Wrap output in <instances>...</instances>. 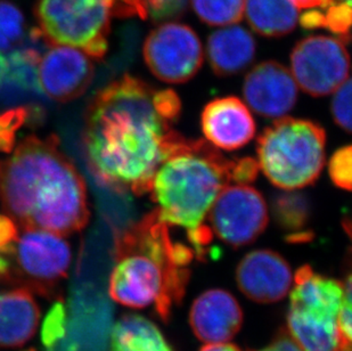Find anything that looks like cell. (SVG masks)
<instances>
[{"label":"cell","instance_id":"cell-1","mask_svg":"<svg viewBox=\"0 0 352 351\" xmlns=\"http://www.w3.org/2000/svg\"><path fill=\"white\" fill-rule=\"evenodd\" d=\"M173 89H155L124 74L95 95L85 116L82 152L100 185L121 195L150 193L154 176L183 136Z\"/></svg>","mask_w":352,"mask_h":351},{"label":"cell","instance_id":"cell-2","mask_svg":"<svg viewBox=\"0 0 352 351\" xmlns=\"http://www.w3.org/2000/svg\"><path fill=\"white\" fill-rule=\"evenodd\" d=\"M0 206L21 227L67 236L89 220L85 179L55 135H30L0 160Z\"/></svg>","mask_w":352,"mask_h":351},{"label":"cell","instance_id":"cell-3","mask_svg":"<svg viewBox=\"0 0 352 351\" xmlns=\"http://www.w3.org/2000/svg\"><path fill=\"white\" fill-rule=\"evenodd\" d=\"M193 258L192 248L173 242L168 225L160 222L154 210L116 236L110 297L130 308L154 306L168 321L173 305L185 295L187 267Z\"/></svg>","mask_w":352,"mask_h":351},{"label":"cell","instance_id":"cell-4","mask_svg":"<svg viewBox=\"0 0 352 351\" xmlns=\"http://www.w3.org/2000/svg\"><path fill=\"white\" fill-rule=\"evenodd\" d=\"M232 160L204 140L184 137L154 176L150 194L157 218L186 229L196 258L204 260L213 232L203 222L221 189L230 185Z\"/></svg>","mask_w":352,"mask_h":351},{"label":"cell","instance_id":"cell-5","mask_svg":"<svg viewBox=\"0 0 352 351\" xmlns=\"http://www.w3.org/2000/svg\"><path fill=\"white\" fill-rule=\"evenodd\" d=\"M38 34L50 46L76 47L102 60L112 17H147V0H38Z\"/></svg>","mask_w":352,"mask_h":351},{"label":"cell","instance_id":"cell-6","mask_svg":"<svg viewBox=\"0 0 352 351\" xmlns=\"http://www.w3.org/2000/svg\"><path fill=\"white\" fill-rule=\"evenodd\" d=\"M326 134L310 120L284 116L260 135L258 163L270 182L284 191L313 185L325 166Z\"/></svg>","mask_w":352,"mask_h":351},{"label":"cell","instance_id":"cell-7","mask_svg":"<svg viewBox=\"0 0 352 351\" xmlns=\"http://www.w3.org/2000/svg\"><path fill=\"white\" fill-rule=\"evenodd\" d=\"M287 314L289 334L302 351H352L340 328L343 285L302 266L294 275Z\"/></svg>","mask_w":352,"mask_h":351},{"label":"cell","instance_id":"cell-8","mask_svg":"<svg viewBox=\"0 0 352 351\" xmlns=\"http://www.w3.org/2000/svg\"><path fill=\"white\" fill-rule=\"evenodd\" d=\"M6 262L10 284L53 298L67 277L72 250L62 235L22 227Z\"/></svg>","mask_w":352,"mask_h":351},{"label":"cell","instance_id":"cell-9","mask_svg":"<svg viewBox=\"0 0 352 351\" xmlns=\"http://www.w3.org/2000/svg\"><path fill=\"white\" fill-rule=\"evenodd\" d=\"M350 57L339 38L307 36L291 54V73L296 85L314 97L336 93L349 74Z\"/></svg>","mask_w":352,"mask_h":351},{"label":"cell","instance_id":"cell-10","mask_svg":"<svg viewBox=\"0 0 352 351\" xmlns=\"http://www.w3.org/2000/svg\"><path fill=\"white\" fill-rule=\"evenodd\" d=\"M208 217L217 237L235 248L254 242L270 222L266 201L249 185L223 187Z\"/></svg>","mask_w":352,"mask_h":351},{"label":"cell","instance_id":"cell-11","mask_svg":"<svg viewBox=\"0 0 352 351\" xmlns=\"http://www.w3.org/2000/svg\"><path fill=\"white\" fill-rule=\"evenodd\" d=\"M144 60L151 72L166 83H184L199 72L203 48L199 36L186 24L163 23L144 43Z\"/></svg>","mask_w":352,"mask_h":351},{"label":"cell","instance_id":"cell-12","mask_svg":"<svg viewBox=\"0 0 352 351\" xmlns=\"http://www.w3.org/2000/svg\"><path fill=\"white\" fill-rule=\"evenodd\" d=\"M94 79V64L82 50L52 46L38 63L40 92L57 103L82 96Z\"/></svg>","mask_w":352,"mask_h":351},{"label":"cell","instance_id":"cell-13","mask_svg":"<svg viewBox=\"0 0 352 351\" xmlns=\"http://www.w3.org/2000/svg\"><path fill=\"white\" fill-rule=\"evenodd\" d=\"M294 276L289 262L268 248L248 253L236 268L239 291L256 304H275L285 298Z\"/></svg>","mask_w":352,"mask_h":351},{"label":"cell","instance_id":"cell-14","mask_svg":"<svg viewBox=\"0 0 352 351\" xmlns=\"http://www.w3.org/2000/svg\"><path fill=\"white\" fill-rule=\"evenodd\" d=\"M243 96L259 116L280 119L296 106L298 86L291 71L283 64L267 61L246 74Z\"/></svg>","mask_w":352,"mask_h":351},{"label":"cell","instance_id":"cell-15","mask_svg":"<svg viewBox=\"0 0 352 351\" xmlns=\"http://www.w3.org/2000/svg\"><path fill=\"white\" fill-rule=\"evenodd\" d=\"M190 328L196 338L206 343L228 342L243 325V310L230 292L212 288L194 300Z\"/></svg>","mask_w":352,"mask_h":351},{"label":"cell","instance_id":"cell-16","mask_svg":"<svg viewBox=\"0 0 352 351\" xmlns=\"http://www.w3.org/2000/svg\"><path fill=\"white\" fill-rule=\"evenodd\" d=\"M201 125L206 140L225 151L241 149L256 135V121L249 107L235 96L216 98L206 104Z\"/></svg>","mask_w":352,"mask_h":351},{"label":"cell","instance_id":"cell-17","mask_svg":"<svg viewBox=\"0 0 352 351\" xmlns=\"http://www.w3.org/2000/svg\"><path fill=\"white\" fill-rule=\"evenodd\" d=\"M40 310L32 292L16 288L0 291V348H15L37 331Z\"/></svg>","mask_w":352,"mask_h":351},{"label":"cell","instance_id":"cell-18","mask_svg":"<svg viewBox=\"0 0 352 351\" xmlns=\"http://www.w3.org/2000/svg\"><path fill=\"white\" fill-rule=\"evenodd\" d=\"M252 34L241 27L214 31L208 39L206 54L210 67L218 76H232L245 70L256 56Z\"/></svg>","mask_w":352,"mask_h":351},{"label":"cell","instance_id":"cell-19","mask_svg":"<svg viewBox=\"0 0 352 351\" xmlns=\"http://www.w3.org/2000/svg\"><path fill=\"white\" fill-rule=\"evenodd\" d=\"M244 12L253 30L265 36H285L299 21L293 0H245Z\"/></svg>","mask_w":352,"mask_h":351},{"label":"cell","instance_id":"cell-20","mask_svg":"<svg viewBox=\"0 0 352 351\" xmlns=\"http://www.w3.org/2000/svg\"><path fill=\"white\" fill-rule=\"evenodd\" d=\"M111 351H173L157 325L143 316L120 318L111 338Z\"/></svg>","mask_w":352,"mask_h":351},{"label":"cell","instance_id":"cell-21","mask_svg":"<svg viewBox=\"0 0 352 351\" xmlns=\"http://www.w3.org/2000/svg\"><path fill=\"white\" fill-rule=\"evenodd\" d=\"M272 211L277 225L289 233V242H302L311 239L306 232L311 217V202L303 193L285 191L272 199Z\"/></svg>","mask_w":352,"mask_h":351},{"label":"cell","instance_id":"cell-22","mask_svg":"<svg viewBox=\"0 0 352 351\" xmlns=\"http://www.w3.org/2000/svg\"><path fill=\"white\" fill-rule=\"evenodd\" d=\"M43 116V109L34 105L17 106L0 112V152L10 154L16 146L19 130L36 125Z\"/></svg>","mask_w":352,"mask_h":351},{"label":"cell","instance_id":"cell-23","mask_svg":"<svg viewBox=\"0 0 352 351\" xmlns=\"http://www.w3.org/2000/svg\"><path fill=\"white\" fill-rule=\"evenodd\" d=\"M199 20L212 27L234 25L242 20L245 0H192Z\"/></svg>","mask_w":352,"mask_h":351},{"label":"cell","instance_id":"cell-24","mask_svg":"<svg viewBox=\"0 0 352 351\" xmlns=\"http://www.w3.org/2000/svg\"><path fill=\"white\" fill-rule=\"evenodd\" d=\"M24 17L13 3H0V52L10 50L22 38Z\"/></svg>","mask_w":352,"mask_h":351},{"label":"cell","instance_id":"cell-25","mask_svg":"<svg viewBox=\"0 0 352 351\" xmlns=\"http://www.w3.org/2000/svg\"><path fill=\"white\" fill-rule=\"evenodd\" d=\"M67 312L63 302L57 301L47 314L43 326V342L47 350L63 340L67 330Z\"/></svg>","mask_w":352,"mask_h":351},{"label":"cell","instance_id":"cell-26","mask_svg":"<svg viewBox=\"0 0 352 351\" xmlns=\"http://www.w3.org/2000/svg\"><path fill=\"white\" fill-rule=\"evenodd\" d=\"M329 173L334 185L352 192V145L341 147L333 154Z\"/></svg>","mask_w":352,"mask_h":351},{"label":"cell","instance_id":"cell-27","mask_svg":"<svg viewBox=\"0 0 352 351\" xmlns=\"http://www.w3.org/2000/svg\"><path fill=\"white\" fill-rule=\"evenodd\" d=\"M331 111L336 125L352 134V78L346 80L342 86L336 90Z\"/></svg>","mask_w":352,"mask_h":351},{"label":"cell","instance_id":"cell-28","mask_svg":"<svg viewBox=\"0 0 352 351\" xmlns=\"http://www.w3.org/2000/svg\"><path fill=\"white\" fill-rule=\"evenodd\" d=\"M188 0H147V17L155 23L173 21L186 13Z\"/></svg>","mask_w":352,"mask_h":351},{"label":"cell","instance_id":"cell-29","mask_svg":"<svg viewBox=\"0 0 352 351\" xmlns=\"http://www.w3.org/2000/svg\"><path fill=\"white\" fill-rule=\"evenodd\" d=\"M260 166L253 158L232 160L230 182L236 185H250L259 175Z\"/></svg>","mask_w":352,"mask_h":351},{"label":"cell","instance_id":"cell-30","mask_svg":"<svg viewBox=\"0 0 352 351\" xmlns=\"http://www.w3.org/2000/svg\"><path fill=\"white\" fill-rule=\"evenodd\" d=\"M340 328L343 337L352 343V273L343 285V302L340 312Z\"/></svg>","mask_w":352,"mask_h":351},{"label":"cell","instance_id":"cell-31","mask_svg":"<svg viewBox=\"0 0 352 351\" xmlns=\"http://www.w3.org/2000/svg\"><path fill=\"white\" fill-rule=\"evenodd\" d=\"M258 351H302L296 345L294 340L291 338L289 332H280L278 337H276L275 340L272 342V345H268L263 350Z\"/></svg>","mask_w":352,"mask_h":351},{"label":"cell","instance_id":"cell-32","mask_svg":"<svg viewBox=\"0 0 352 351\" xmlns=\"http://www.w3.org/2000/svg\"><path fill=\"white\" fill-rule=\"evenodd\" d=\"M298 8L302 10H322L329 6L331 0H293Z\"/></svg>","mask_w":352,"mask_h":351},{"label":"cell","instance_id":"cell-33","mask_svg":"<svg viewBox=\"0 0 352 351\" xmlns=\"http://www.w3.org/2000/svg\"><path fill=\"white\" fill-rule=\"evenodd\" d=\"M199 351H241V349L237 345L223 342V343H208Z\"/></svg>","mask_w":352,"mask_h":351},{"label":"cell","instance_id":"cell-34","mask_svg":"<svg viewBox=\"0 0 352 351\" xmlns=\"http://www.w3.org/2000/svg\"><path fill=\"white\" fill-rule=\"evenodd\" d=\"M7 73H8V58L7 54L0 52V87L6 81Z\"/></svg>","mask_w":352,"mask_h":351},{"label":"cell","instance_id":"cell-35","mask_svg":"<svg viewBox=\"0 0 352 351\" xmlns=\"http://www.w3.org/2000/svg\"><path fill=\"white\" fill-rule=\"evenodd\" d=\"M343 227L346 229V234L350 236V239L352 240V218L346 219L343 222Z\"/></svg>","mask_w":352,"mask_h":351},{"label":"cell","instance_id":"cell-36","mask_svg":"<svg viewBox=\"0 0 352 351\" xmlns=\"http://www.w3.org/2000/svg\"><path fill=\"white\" fill-rule=\"evenodd\" d=\"M343 3V5H346V6L352 7V0H331V3Z\"/></svg>","mask_w":352,"mask_h":351},{"label":"cell","instance_id":"cell-37","mask_svg":"<svg viewBox=\"0 0 352 351\" xmlns=\"http://www.w3.org/2000/svg\"><path fill=\"white\" fill-rule=\"evenodd\" d=\"M29 351H34V350H29Z\"/></svg>","mask_w":352,"mask_h":351}]
</instances>
